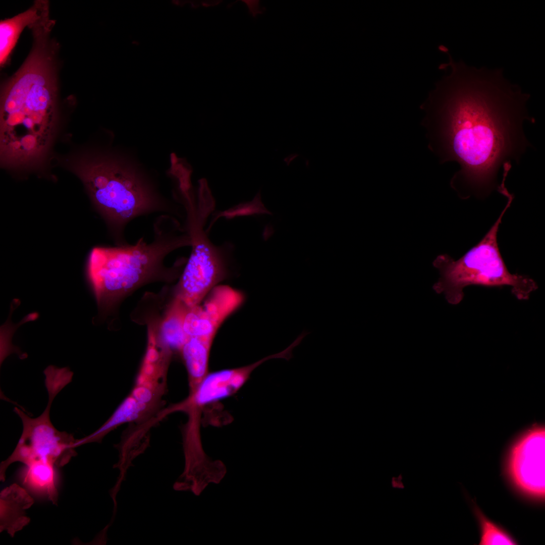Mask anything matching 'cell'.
<instances>
[{"mask_svg": "<svg viewBox=\"0 0 545 545\" xmlns=\"http://www.w3.org/2000/svg\"><path fill=\"white\" fill-rule=\"evenodd\" d=\"M48 9L47 1H37L29 9L0 23V64L5 65L22 31L40 19Z\"/></svg>", "mask_w": 545, "mask_h": 545, "instance_id": "cell-12", "label": "cell"}, {"mask_svg": "<svg viewBox=\"0 0 545 545\" xmlns=\"http://www.w3.org/2000/svg\"><path fill=\"white\" fill-rule=\"evenodd\" d=\"M481 527L480 544H515V542L506 532L478 512Z\"/></svg>", "mask_w": 545, "mask_h": 545, "instance_id": "cell-17", "label": "cell"}, {"mask_svg": "<svg viewBox=\"0 0 545 545\" xmlns=\"http://www.w3.org/2000/svg\"><path fill=\"white\" fill-rule=\"evenodd\" d=\"M268 359L266 356L246 366L208 372L190 392L186 403L201 412L208 405L233 395L246 383L254 370Z\"/></svg>", "mask_w": 545, "mask_h": 545, "instance_id": "cell-10", "label": "cell"}, {"mask_svg": "<svg viewBox=\"0 0 545 545\" xmlns=\"http://www.w3.org/2000/svg\"><path fill=\"white\" fill-rule=\"evenodd\" d=\"M34 503L33 499L23 487L13 483L0 494V532L13 537L28 525L30 518L26 511Z\"/></svg>", "mask_w": 545, "mask_h": 545, "instance_id": "cell-11", "label": "cell"}, {"mask_svg": "<svg viewBox=\"0 0 545 545\" xmlns=\"http://www.w3.org/2000/svg\"><path fill=\"white\" fill-rule=\"evenodd\" d=\"M514 197L507 203L497 220L483 238L457 260L447 254L438 255L432 264L440 274L432 288L443 294L447 302L457 305L463 299L464 288L470 285L485 287L511 288L512 293L519 300H528L538 288L535 281L526 275L511 273L501 255L497 234L503 216Z\"/></svg>", "mask_w": 545, "mask_h": 545, "instance_id": "cell-5", "label": "cell"}, {"mask_svg": "<svg viewBox=\"0 0 545 545\" xmlns=\"http://www.w3.org/2000/svg\"><path fill=\"white\" fill-rule=\"evenodd\" d=\"M244 300L239 291L226 285L215 286L202 303L188 309L184 322L186 335L214 339L222 324Z\"/></svg>", "mask_w": 545, "mask_h": 545, "instance_id": "cell-9", "label": "cell"}, {"mask_svg": "<svg viewBox=\"0 0 545 545\" xmlns=\"http://www.w3.org/2000/svg\"><path fill=\"white\" fill-rule=\"evenodd\" d=\"M132 396L138 402L147 405L152 399V392L147 387H140L136 388Z\"/></svg>", "mask_w": 545, "mask_h": 545, "instance_id": "cell-18", "label": "cell"}, {"mask_svg": "<svg viewBox=\"0 0 545 545\" xmlns=\"http://www.w3.org/2000/svg\"><path fill=\"white\" fill-rule=\"evenodd\" d=\"M203 216L197 212L187 215L192 251L175 291L174 298L188 308L201 303L224 273L219 250L211 244L203 231Z\"/></svg>", "mask_w": 545, "mask_h": 545, "instance_id": "cell-7", "label": "cell"}, {"mask_svg": "<svg viewBox=\"0 0 545 545\" xmlns=\"http://www.w3.org/2000/svg\"><path fill=\"white\" fill-rule=\"evenodd\" d=\"M153 239L141 238L134 244L95 247L87 260L86 274L99 315L113 313L121 301L140 287L153 282H171L178 277L179 264H164L177 249L191 246L188 230L172 215L162 214L153 225Z\"/></svg>", "mask_w": 545, "mask_h": 545, "instance_id": "cell-3", "label": "cell"}, {"mask_svg": "<svg viewBox=\"0 0 545 545\" xmlns=\"http://www.w3.org/2000/svg\"><path fill=\"white\" fill-rule=\"evenodd\" d=\"M245 3L249 9V13L255 17L258 14H262L265 11L264 8H261L259 6V1L255 0H242Z\"/></svg>", "mask_w": 545, "mask_h": 545, "instance_id": "cell-19", "label": "cell"}, {"mask_svg": "<svg viewBox=\"0 0 545 545\" xmlns=\"http://www.w3.org/2000/svg\"><path fill=\"white\" fill-rule=\"evenodd\" d=\"M48 395L47 405L43 412L31 418L17 407L14 411L23 424L22 434L11 455L0 465V480L4 481L6 471L12 463L20 462L26 465L35 462L49 463L63 467L77 455L75 439L73 434L58 430L50 418V408L56 396L67 386L62 377L51 375L45 379Z\"/></svg>", "mask_w": 545, "mask_h": 545, "instance_id": "cell-6", "label": "cell"}, {"mask_svg": "<svg viewBox=\"0 0 545 545\" xmlns=\"http://www.w3.org/2000/svg\"><path fill=\"white\" fill-rule=\"evenodd\" d=\"M26 466L24 483L35 492L47 497L53 504H57L58 492L55 482V466L41 461Z\"/></svg>", "mask_w": 545, "mask_h": 545, "instance_id": "cell-16", "label": "cell"}, {"mask_svg": "<svg viewBox=\"0 0 545 545\" xmlns=\"http://www.w3.org/2000/svg\"><path fill=\"white\" fill-rule=\"evenodd\" d=\"M72 168L116 246L129 243L125 231L133 220L154 213H175L174 205L161 194L153 180L124 157L90 153L77 159Z\"/></svg>", "mask_w": 545, "mask_h": 545, "instance_id": "cell-4", "label": "cell"}, {"mask_svg": "<svg viewBox=\"0 0 545 545\" xmlns=\"http://www.w3.org/2000/svg\"><path fill=\"white\" fill-rule=\"evenodd\" d=\"M222 1H177V4L183 6L186 3L191 4L192 7L197 8L199 6L205 7L214 6L221 3Z\"/></svg>", "mask_w": 545, "mask_h": 545, "instance_id": "cell-20", "label": "cell"}, {"mask_svg": "<svg viewBox=\"0 0 545 545\" xmlns=\"http://www.w3.org/2000/svg\"><path fill=\"white\" fill-rule=\"evenodd\" d=\"M179 300L174 298L160 324L156 334L152 332L161 347L167 351H180L187 336L184 329V322L188 309Z\"/></svg>", "mask_w": 545, "mask_h": 545, "instance_id": "cell-13", "label": "cell"}, {"mask_svg": "<svg viewBox=\"0 0 545 545\" xmlns=\"http://www.w3.org/2000/svg\"><path fill=\"white\" fill-rule=\"evenodd\" d=\"M213 340L188 336L180 351L188 374L191 391L208 373L210 352Z\"/></svg>", "mask_w": 545, "mask_h": 545, "instance_id": "cell-14", "label": "cell"}, {"mask_svg": "<svg viewBox=\"0 0 545 545\" xmlns=\"http://www.w3.org/2000/svg\"><path fill=\"white\" fill-rule=\"evenodd\" d=\"M545 430L535 427L525 433L512 448L509 471L516 485L531 496L545 495Z\"/></svg>", "mask_w": 545, "mask_h": 545, "instance_id": "cell-8", "label": "cell"}, {"mask_svg": "<svg viewBox=\"0 0 545 545\" xmlns=\"http://www.w3.org/2000/svg\"><path fill=\"white\" fill-rule=\"evenodd\" d=\"M449 69L435 84L420 108L428 148L440 163L457 162L459 170L450 184L461 198L484 197L504 186L507 177L532 147L524 130L535 123L527 104L530 95L512 84L503 69L476 68L455 61L448 49Z\"/></svg>", "mask_w": 545, "mask_h": 545, "instance_id": "cell-1", "label": "cell"}, {"mask_svg": "<svg viewBox=\"0 0 545 545\" xmlns=\"http://www.w3.org/2000/svg\"><path fill=\"white\" fill-rule=\"evenodd\" d=\"M146 406L137 401L132 396L129 397L119 405L111 416L98 429L86 437L76 439L75 447L100 441L105 435L117 426L137 419L145 410Z\"/></svg>", "mask_w": 545, "mask_h": 545, "instance_id": "cell-15", "label": "cell"}, {"mask_svg": "<svg viewBox=\"0 0 545 545\" xmlns=\"http://www.w3.org/2000/svg\"><path fill=\"white\" fill-rule=\"evenodd\" d=\"M56 72L51 56L33 51L3 87L0 156L3 166L31 167L46 155L57 126Z\"/></svg>", "mask_w": 545, "mask_h": 545, "instance_id": "cell-2", "label": "cell"}]
</instances>
